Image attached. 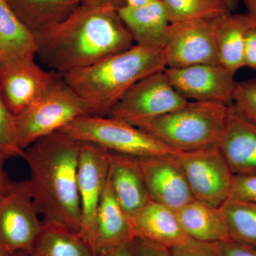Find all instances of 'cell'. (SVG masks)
Returning <instances> with one entry per match:
<instances>
[{"label": "cell", "instance_id": "obj_40", "mask_svg": "<svg viewBox=\"0 0 256 256\" xmlns=\"http://www.w3.org/2000/svg\"><path fill=\"white\" fill-rule=\"evenodd\" d=\"M13 254L8 252V250H4V249L0 248V256H12Z\"/></svg>", "mask_w": 256, "mask_h": 256}, {"label": "cell", "instance_id": "obj_2", "mask_svg": "<svg viewBox=\"0 0 256 256\" xmlns=\"http://www.w3.org/2000/svg\"><path fill=\"white\" fill-rule=\"evenodd\" d=\"M80 141L58 130L37 140L24 150L31 172L32 200L44 225L80 234L78 190Z\"/></svg>", "mask_w": 256, "mask_h": 256}, {"label": "cell", "instance_id": "obj_28", "mask_svg": "<svg viewBox=\"0 0 256 256\" xmlns=\"http://www.w3.org/2000/svg\"><path fill=\"white\" fill-rule=\"evenodd\" d=\"M233 106L244 117L256 124V79L236 82Z\"/></svg>", "mask_w": 256, "mask_h": 256}, {"label": "cell", "instance_id": "obj_27", "mask_svg": "<svg viewBox=\"0 0 256 256\" xmlns=\"http://www.w3.org/2000/svg\"><path fill=\"white\" fill-rule=\"evenodd\" d=\"M0 152L6 158H23L18 144L16 116L8 108L0 94Z\"/></svg>", "mask_w": 256, "mask_h": 256}, {"label": "cell", "instance_id": "obj_30", "mask_svg": "<svg viewBox=\"0 0 256 256\" xmlns=\"http://www.w3.org/2000/svg\"><path fill=\"white\" fill-rule=\"evenodd\" d=\"M172 256H218L215 242H190L170 249Z\"/></svg>", "mask_w": 256, "mask_h": 256}, {"label": "cell", "instance_id": "obj_39", "mask_svg": "<svg viewBox=\"0 0 256 256\" xmlns=\"http://www.w3.org/2000/svg\"><path fill=\"white\" fill-rule=\"evenodd\" d=\"M227 5H228L229 10H230L232 12L235 11L236 9L237 5H238V0H225Z\"/></svg>", "mask_w": 256, "mask_h": 256}, {"label": "cell", "instance_id": "obj_3", "mask_svg": "<svg viewBox=\"0 0 256 256\" xmlns=\"http://www.w3.org/2000/svg\"><path fill=\"white\" fill-rule=\"evenodd\" d=\"M165 68L162 50L136 44L62 76L82 99L89 116L108 117L136 82Z\"/></svg>", "mask_w": 256, "mask_h": 256}, {"label": "cell", "instance_id": "obj_12", "mask_svg": "<svg viewBox=\"0 0 256 256\" xmlns=\"http://www.w3.org/2000/svg\"><path fill=\"white\" fill-rule=\"evenodd\" d=\"M172 85L186 100L233 104L235 74L220 64H197L183 68H165Z\"/></svg>", "mask_w": 256, "mask_h": 256}, {"label": "cell", "instance_id": "obj_9", "mask_svg": "<svg viewBox=\"0 0 256 256\" xmlns=\"http://www.w3.org/2000/svg\"><path fill=\"white\" fill-rule=\"evenodd\" d=\"M194 200L220 207L229 198L234 174L218 148L176 154Z\"/></svg>", "mask_w": 256, "mask_h": 256}, {"label": "cell", "instance_id": "obj_23", "mask_svg": "<svg viewBox=\"0 0 256 256\" xmlns=\"http://www.w3.org/2000/svg\"><path fill=\"white\" fill-rule=\"evenodd\" d=\"M30 56H36L34 36L6 0H0V63Z\"/></svg>", "mask_w": 256, "mask_h": 256}, {"label": "cell", "instance_id": "obj_31", "mask_svg": "<svg viewBox=\"0 0 256 256\" xmlns=\"http://www.w3.org/2000/svg\"><path fill=\"white\" fill-rule=\"evenodd\" d=\"M218 256H256V249L233 240L215 242Z\"/></svg>", "mask_w": 256, "mask_h": 256}, {"label": "cell", "instance_id": "obj_26", "mask_svg": "<svg viewBox=\"0 0 256 256\" xmlns=\"http://www.w3.org/2000/svg\"><path fill=\"white\" fill-rule=\"evenodd\" d=\"M170 23L213 20L232 12L225 0H161Z\"/></svg>", "mask_w": 256, "mask_h": 256}, {"label": "cell", "instance_id": "obj_5", "mask_svg": "<svg viewBox=\"0 0 256 256\" xmlns=\"http://www.w3.org/2000/svg\"><path fill=\"white\" fill-rule=\"evenodd\" d=\"M60 130L82 142L94 143L111 152L137 158L174 156L180 152L126 121L84 116Z\"/></svg>", "mask_w": 256, "mask_h": 256}, {"label": "cell", "instance_id": "obj_24", "mask_svg": "<svg viewBox=\"0 0 256 256\" xmlns=\"http://www.w3.org/2000/svg\"><path fill=\"white\" fill-rule=\"evenodd\" d=\"M28 256H95L79 233L55 226L44 225Z\"/></svg>", "mask_w": 256, "mask_h": 256}, {"label": "cell", "instance_id": "obj_1", "mask_svg": "<svg viewBox=\"0 0 256 256\" xmlns=\"http://www.w3.org/2000/svg\"><path fill=\"white\" fill-rule=\"evenodd\" d=\"M114 3L82 4L55 28L34 35L36 56L60 75L90 66L133 46Z\"/></svg>", "mask_w": 256, "mask_h": 256}, {"label": "cell", "instance_id": "obj_17", "mask_svg": "<svg viewBox=\"0 0 256 256\" xmlns=\"http://www.w3.org/2000/svg\"><path fill=\"white\" fill-rule=\"evenodd\" d=\"M134 239L128 216L116 200L108 178L96 215L92 252L99 256Z\"/></svg>", "mask_w": 256, "mask_h": 256}, {"label": "cell", "instance_id": "obj_20", "mask_svg": "<svg viewBox=\"0 0 256 256\" xmlns=\"http://www.w3.org/2000/svg\"><path fill=\"white\" fill-rule=\"evenodd\" d=\"M254 20L248 13L232 12L214 20V31L218 63L234 73L244 67L246 37Z\"/></svg>", "mask_w": 256, "mask_h": 256}, {"label": "cell", "instance_id": "obj_14", "mask_svg": "<svg viewBox=\"0 0 256 256\" xmlns=\"http://www.w3.org/2000/svg\"><path fill=\"white\" fill-rule=\"evenodd\" d=\"M176 154L138 158L150 200L174 210L194 200Z\"/></svg>", "mask_w": 256, "mask_h": 256}, {"label": "cell", "instance_id": "obj_29", "mask_svg": "<svg viewBox=\"0 0 256 256\" xmlns=\"http://www.w3.org/2000/svg\"><path fill=\"white\" fill-rule=\"evenodd\" d=\"M228 200L256 204V174L234 175Z\"/></svg>", "mask_w": 256, "mask_h": 256}, {"label": "cell", "instance_id": "obj_21", "mask_svg": "<svg viewBox=\"0 0 256 256\" xmlns=\"http://www.w3.org/2000/svg\"><path fill=\"white\" fill-rule=\"evenodd\" d=\"M176 214L182 228L193 240L206 242L230 240L220 207L193 200L176 210Z\"/></svg>", "mask_w": 256, "mask_h": 256}, {"label": "cell", "instance_id": "obj_37", "mask_svg": "<svg viewBox=\"0 0 256 256\" xmlns=\"http://www.w3.org/2000/svg\"><path fill=\"white\" fill-rule=\"evenodd\" d=\"M156 0H124V5L132 8H139V6H144V5L150 4Z\"/></svg>", "mask_w": 256, "mask_h": 256}, {"label": "cell", "instance_id": "obj_36", "mask_svg": "<svg viewBox=\"0 0 256 256\" xmlns=\"http://www.w3.org/2000/svg\"><path fill=\"white\" fill-rule=\"evenodd\" d=\"M246 8L247 13L252 18L256 23V0H242Z\"/></svg>", "mask_w": 256, "mask_h": 256}, {"label": "cell", "instance_id": "obj_38", "mask_svg": "<svg viewBox=\"0 0 256 256\" xmlns=\"http://www.w3.org/2000/svg\"><path fill=\"white\" fill-rule=\"evenodd\" d=\"M82 4H90V5H98V4H104L106 3H114L120 6L118 4V0H82Z\"/></svg>", "mask_w": 256, "mask_h": 256}, {"label": "cell", "instance_id": "obj_22", "mask_svg": "<svg viewBox=\"0 0 256 256\" xmlns=\"http://www.w3.org/2000/svg\"><path fill=\"white\" fill-rule=\"evenodd\" d=\"M34 35L58 26L74 14L82 0H6Z\"/></svg>", "mask_w": 256, "mask_h": 256}, {"label": "cell", "instance_id": "obj_7", "mask_svg": "<svg viewBox=\"0 0 256 256\" xmlns=\"http://www.w3.org/2000/svg\"><path fill=\"white\" fill-rule=\"evenodd\" d=\"M44 226L34 204L30 180L11 182L0 196V248L28 254Z\"/></svg>", "mask_w": 256, "mask_h": 256}, {"label": "cell", "instance_id": "obj_25", "mask_svg": "<svg viewBox=\"0 0 256 256\" xmlns=\"http://www.w3.org/2000/svg\"><path fill=\"white\" fill-rule=\"evenodd\" d=\"M220 208L230 240L256 249V204L228 200Z\"/></svg>", "mask_w": 256, "mask_h": 256}, {"label": "cell", "instance_id": "obj_6", "mask_svg": "<svg viewBox=\"0 0 256 256\" xmlns=\"http://www.w3.org/2000/svg\"><path fill=\"white\" fill-rule=\"evenodd\" d=\"M84 116H88L84 102L58 74L46 92L16 116L18 144L24 150Z\"/></svg>", "mask_w": 256, "mask_h": 256}, {"label": "cell", "instance_id": "obj_19", "mask_svg": "<svg viewBox=\"0 0 256 256\" xmlns=\"http://www.w3.org/2000/svg\"><path fill=\"white\" fill-rule=\"evenodd\" d=\"M108 178L116 200L128 216L150 201L137 158L110 152Z\"/></svg>", "mask_w": 256, "mask_h": 256}, {"label": "cell", "instance_id": "obj_35", "mask_svg": "<svg viewBox=\"0 0 256 256\" xmlns=\"http://www.w3.org/2000/svg\"><path fill=\"white\" fill-rule=\"evenodd\" d=\"M6 159L8 158L0 152V196L5 194L11 183L4 168L5 160Z\"/></svg>", "mask_w": 256, "mask_h": 256}, {"label": "cell", "instance_id": "obj_13", "mask_svg": "<svg viewBox=\"0 0 256 256\" xmlns=\"http://www.w3.org/2000/svg\"><path fill=\"white\" fill-rule=\"evenodd\" d=\"M34 58L30 56L0 63V94L15 116L42 96L58 74L42 68Z\"/></svg>", "mask_w": 256, "mask_h": 256}, {"label": "cell", "instance_id": "obj_4", "mask_svg": "<svg viewBox=\"0 0 256 256\" xmlns=\"http://www.w3.org/2000/svg\"><path fill=\"white\" fill-rule=\"evenodd\" d=\"M228 106L192 101L186 106L137 128L178 152L217 148Z\"/></svg>", "mask_w": 256, "mask_h": 256}, {"label": "cell", "instance_id": "obj_18", "mask_svg": "<svg viewBox=\"0 0 256 256\" xmlns=\"http://www.w3.org/2000/svg\"><path fill=\"white\" fill-rule=\"evenodd\" d=\"M118 12L136 45L162 50L168 40L170 22L161 0L139 8L124 5L118 8Z\"/></svg>", "mask_w": 256, "mask_h": 256}, {"label": "cell", "instance_id": "obj_34", "mask_svg": "<svg viewBox=\"0 0 256 256\" xmlns=\"http://www.w3.org/2000/svg\"><path fill=\"white\" fill-rule=\"evenodd\" d=\"M99 256H134L133 240L112 249Z\"/></svg>", "mask_w": 256, "mask_h": 256}, {"label": "cell", "instance_id": "obj_32", "mask_svg": "<svg viewBox=\"0 0 256 256\" xmlns=\"http://www.w3.org/2000/svg\"><path fill=\"white\" fill-rule=\"evenodd\" d=\"M134 256H172L170 249L140 238L133 240Z\"/></svg>", "mask_w": 256, "mask_h": 256}, {"label": "cell", "instance_id": "obj_41", "mask_svg": "<svg viewBox=\"0 0 256 256\" xmlns=\"http://www.w3.org/2000/svg\"><path fill=\"white\" fill-rule=\"evenodd\" d=\"M12 256H28V254L25 252H18L13 254Z\"/></svg>", "mask_w": 256, "mask_h": 256}, {"label": "cell", "instance_id": "obj_10", "mask_svg": "<svg viewBox=\"0 0 256 256\" xmlns=\"http://www.w3.org/2000/svg\"><path fill=\"white\" fill-rule=\"evenodd\" d=\"M213 20L170 23L162 48L166 68L197 64H220L216 46Z\"/></svg>", "mask_w": 256, "mask_h": 256}, {"label": "cell", "instance_id": "obj_15", "mask_svg": "<svg viewBox=\"0 0 256 256\" xmlns=\"http://www.w3.org/2000/svg\"><path fill=\"white\" fill-rule=\"evenodd\" d=\"M234 175L256 174V124L244 117L233 104L217 146Z\"/></svg>", "mask_w": 256, "mask_h": 256}, {"label": "cell", "instance_id": "obj_11", "mask_svg": "<svg viewBox=\"0 0 256 256\" xmlns=\"http://www.w3.org/2000/svg\"><path fill=\"white\" fill-rule=\"evenodd\" d=\"M80 142L78 164L82 212L80 234L92 249L96 215L108 180L110 152L94 143Z\"/></svg>", "mask_w": 256, "mask_h": 256}, {"label": "cell", "instance_id": "obj_16", "mask_svg": "<svg viewBox=\"0 0 256 256\" xmlns=\"http://www.w3.org/2000/svg\"><path fill=\"white\" fill-rule=\"evenodd\" d=\"M134 238L172 249L192 240L178 222L176 210L154 201L128 216Z\"/></svg>", "mask_w": 256, "mask_h": 256}, {"label": "cell", "instance_id": "obj_8", "mask_svg": "<svg viewBox=\"0 0 256 256\" xmlns=\"http://www.w3.org/2000/svg\"><path fill=\"white\" fill-rule=\"evenodd\" d=\"M164 70L136 82L108 117L121 120L138 127L186 106L190 101L175 90Z\"/></svg>", "mask_w": 256, "mask_h": 256}, {"label": "cell", "instance_id": "obj_33", "mask_svg": "<svg viewBox=\"0 0 256 256\" xmlns=\"http://www.w3.org/2000/svg\"><path fill=\"white\" fill-rule=\"evenodd\" d=\"M244 67L256 70V23L254 21L246 37L244 57Z\"/></svg>", "mask_w": 256, "mask_h": 256}]
</instances>
